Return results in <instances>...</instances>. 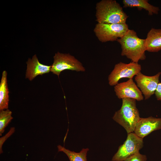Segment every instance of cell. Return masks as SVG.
<instances>
[{
	"instance_id": "obj_1",
	"label": "cell",
	"mask_w": 161,
	"mask_h": 161,
	"mask_svg": "<svg viewBox=\"0 0 161 161\" xmlns=\"http://www.w3.org/2000/svg\"><path fill=\"white\" fill-rule=\"evenodd\" d=\"M96 10L97 23L125 24L129 17L115 0H102L96 4Z\"/></svg>"
},
{
	"instance_id": "obj_2",
	"label": "cell",
	"mask_w": 161,
	"mask_h": 161,
	"mask_svg": "<svg viewBox=\"0 0 161 161\" xmlns=\"http://www.w3.org/2000/svg\"><path fill=\"white\" fill-rule=\"evenodd\" d=\"M117 41L121 46L122 56L136 63L145 59V39L139 38L133 30L129 29L122 38Z\"/></svg>"
},
{
	"instance_id": "obj_3",
	"label": "cell",
	"mask_w": 161,
	"mask_h": 161,
	"mask_svg": "<svg viewBox=\"0 0 161 161\" xmlns=\"http://www.w3.org/2000/svg\"><path fill=\"white\" fill-rule=\"evenodd\" d=\"M120 109L115 113L112 118L122 126L128 134L134 132L136 124L140 118L136 106V100L133 99H122Z\"/></svg>"
},
{
	"instance_id": "obj_4",
	"label": "cell",
	"mask_w": 161,
	"mask_h": 161,
	"mask_svg": "<svg viewBox=\"0 0 161 161\" xmlns=\"http://www.w3.org/2000/svg\"><path fill=\"white\" fill-rule=\"evenodd\" d=\"M128 25L97 23L94 30L98 39L102 42L113 41L122 38L129 30Z\"/></svg>"
},
{
	"instance_id": "obj_5",
	"label": "cell",
	"mask_w": 161,
	"mask_h": 161,
	"mask_svg": "<svg viewBox=\"0 0 161 161\" xmlns=\"http://www.w3.org/2000/svg\"><path fill=\"white\" fill-rule=\"evenodd\" d=\"M53 58V62L51 65L50 71L58 76L62 71L65 70L78 72H83L86 70L82 63L69 53H62L58 52L55 54Z\"/></svg>"
},
{
	"instance_id": "obj_6",
	"label": "cell",
	"mask_w": 161,
	"mask_h": 161,
	"mask_svg": "<svg viewBox=\"0 0 161 161\" xmlns=\"http://www.w3.org/2000/svg\"><path fill=\"white\" fill-rule=\"evenodd\" d=\"M143 144V138L138 136L134 133L128 134L126 140L119 147L112 160L124 161L130 156L139 152Z\"/></svg>"
},
{
	"instance_id": "obj_7",
	"label": "cell",
	"mask_w": 161,
	"mask_h": 161,
	"mask_svg": "<svg viewBox=\"0 0 161 161\" xmlns=\"http://www.w3.org/2000/svg\"><path fill=\"white\" fill-rule=\"evenodd\" d=\"M141 66L138 63L132 62L126 64L120 62L115 65L109 75V84L110 86H115L121 78L132 79L134 76L141 72Z\"/></svg>"
},
{
	"instance_id": "obj_8",
	"label": "cell",
	"mask_w": 161,
	"mask_h": 161,
	"mask_svg": "<svg viewBox=\"0 0 161 161\" xmlns=\"http://www.w3.org/2000/svg\"><path fill=\"white\" fill-rule=\"evenodd\" d=\"M161 74V72H159L153 76H148L140 72L136 75L135 80L137 86L144 95L145 99H148L154 94Z\"/></svg>"
},
{
	"instance_id": "obj_9",
	"label": "cell",
	"mask_w": 161,
	"mask_h": 161,
	"mask_svg": "<svg viewBox=\"0 0 161 161\" xmlns=\"http://www.w3.org/2000/svg\"><path fill=\"white\" fill-rule=\"evenodd\" d=\"M116 95L120 99L129 98L140 101L143 99L142 93L132 79L117 83L114 86Z\"/></svg>"
},
{
	"instance_id": "obj_10",
	"label": "cell",
	"mask_w": 161,
	"mask_h": 161,
	"mask_svg": "<svg viewBox=\"0 0 161 161\" xmlns=\"http://www.w3.org/2000/svg\"><path fill=\"white\" fill-rule=\"evenodd\" d=\"M161 129V118L152 116L140 118L136 126L134 133L143 138L152 132Z\"/></svg>"
},
{
	"instance_id": "obj_11",
	"label": "cell",
	"mask_w": 161,
	"mask_h": 161,
	"mask_svg": "<svg viewBox=\"0 0 161 161\" xmlns=\"http://www.w3.org/2000/svg\"><path fill=\"white\" fill-rule=\"evenodd\" d=\"M26 64L27 69L25 78L30 81L32 80L38 75L47 73L51 71V66L41 63L36 55H34L32 58H29Z\"/></svg>"
},
{
	"instance_id": "obj_12",
	"label": "cell",
	"mask_w": 161,
	"mask_h": 161,
	"mask_svg": "<svg viewBox=\"0 0 161 161\" xmlns=\"http://www.w3.org/2000/svg\"><path fill=\"white\" fill-rule=\"evenodd\" d=\"M146 51L158 52L161 50V29L152 28L147 33L145 39Z\"/></svg>"
},
{
	"instance_id": "obj_13",
	"label": "cell",
	"mask_w": 161,
	"mask_h": 161,
	"mask_svg": "<svg viewBox=\"0 0 161 161\" xmlns=\"http://www.w3.org/2000/svg\"><path fill=\"white\" fill-rule=\"evenodd\" d=\"M147 0H123V7H137L139 10L144 9L148 12L150 16L157 14L160 10L159 8L152 5L148 3Z\"/></svg>"
},
{
	"instance_id": "obj_14",
	"label": "cell",
	"mask_w": 161,
	"mask_h": 161,
	"mask_svg": "<svg viewBox=\"0 0 161 161\" xmlns=\"http://www.w3.org/2000/svg\"><path fill=\"white\" fill-rule=\"evenodd\" d=\"M7 75V72L3 71L0 83V110L7 109L8 108L9 91Z\"/></svg>"
},
{
	"instance_id": "obj_15",
	"label": "cell",
	"mask_w": 161,
	"mask_h": 161,
	"mask_svg": "<svg viewBox=\"0 0 161 161\" xmlns=\"http://www.w3.org/2000/svg\"><path fill=\"white\" fill-rule=\"evenodd\" d=\"M58 151H62L67 156L70 161H87V154L89 150L88 148H83L79 152H76L66 149L58 145L57 146Z\"/></svg>"
},
{
	"instance_id": "obj_16",
	"label": "cell",
	"mask_w": 161,
	"mask_h": 161,
	"mask_svg": "<svg viewBox=\"0 0 161 161\" xmlns=\"http://www.w3.org/2000/svg\"><path fill=\"white\" fill-rule=\"evenodd\" d=\"M12 112L8 109L0 111V135L4 132L5 128L13 119Z\"/></svg>"
},
{
	"instance_id": "obj_17",
	"label": "cell",
	"mask_w": 161,
	"mask_h": 161,
	"mask_svg": "<svg viewBox=\"0 0 161 161\" xmlns=\"http://www.w3.org/2000/svg\"><path fill=\"white\" fill-rule=\"evenodd\" d=\"M146 156L139 152L134 154L127 158L124 161H146Z\"/></svg>"
},
{
	"instance_id": "obj_18",
	"label": "cell",
	"mask_w": 161,
	"mask_h": 161,
	"mask_svg": "<svg viewBox=\"0 0 161 161\" xmlns=\"http://www.w3.org/2000/svg\"><path fill=\"white\" fill-rule=\"evenodd\" d=\"M15 131L14 127H12L10 128L9 131L4 136L0 138V153H3L2 149V146L5 141L10 137L13 133Z\"/></svg>"
},
{
	"instance_id": "obj_19",
	"label": "cell",
	"mask_w": 161,
	"mask_h": 161,
	"mask_svg": "<svg viewBox=\"0 0 161 161\" xmlns=\"http://www.w3.org/2000/svg\"><path fill=\"white\" fill-rule=\"evenodd\" d=\"M157 100H161V82H159L154 93Z\"/></svg>"
}]
</instances>
